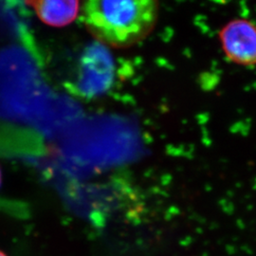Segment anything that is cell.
Instances as JSON below:
<instances>
[{"instance_id":"cell-6","label":"cell","mask_w":256,"mask_h":256,"mask_svg":"<svg viewBox=\"0 0 256 256\" xmlns=\"http://www.w3.org/2000/svg\"><path fill=\"white\" fill-rule=\"evenodd\" d=\"M0 183H1V173H0Z\"/></svg>"},{"instance_id":"cell-3","label":"cell","mask_w":256,"mask_h":256,"mask_svg":"<svg viewBox=\"0 0 256 256\" xmlns=\"http://www.w3.org/2000/svg\"><path fill=\"white\" fill-rule=\"evenodd\" d=\"M222 48L228 59L242 66L256 64V25L247 19H236L220 30Z\"/></svg>"},{"instance_id":"cell-4","label":"cell","mask_w":256,"mask_h":256,"mask_svg":"<svg viewBox=\"0 0 256 256\" xmlns=\"http://www.w3.org/2000/svg\"><path fill=\"white\" fill-rule=\"evenodd\" d=\"M28 4L32 6L43 22L55 27H62L72 23L79 10L77 1L44 0L32 1Z\"/></svg>"},{"instance_id":"cell-2","label":"cell","mask_w":256,"mask_h":256,"mask_svg":"<svg viewBox=\"0 0 256 256\" xmlns=\"http://www.w3.org/2000/svg\"><path fill=\"white\" fill-rule=\"evenodd\" d=\"M110 79V60L106 50L95 44L84 50L77 64L70 88L79 96L90 98L106 90Z\"/></svg>"},{"instance_id":"cell-5","label":"cell","mask_w":256,"mask_h":256,"mask_svg":"<svg viewBox=\"0 0 256 256\" xmlns=\"http://www.w3.org/2000/svg\"><path fill=\"white\" fill-rule=\"evenodd\" d=\"M0 256H7V254H6V252H3V250H0Z\"/></svg>"},{"instance_id":"cell-1","label":"cell","mask_w":256,"mask_h":256,"mask_svg":"<svg viewBox=\"0 0 256 256\" xmlns=\"http://www.w3.org/2000/svg\"><path fill=\"white\" fill-rule=\"evenodd\" d=\"M155 0H92L84 4L82 19L102 44L128 48L150 34L156 23Z\"/></svg>"}]
</instances>
